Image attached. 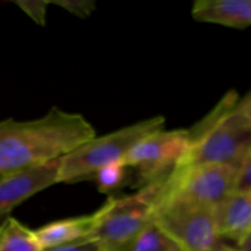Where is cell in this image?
Returning a JSON list of instances; mask_svg holds the SVG:
<instances>
[{
	"label": "cell",
	"instance_id": "6da1fadb",
	"mask_svg": "<svg viewBox=\"0 0 251 251\" xmlns=\"http://www.w3.org/2000/svg\"><path fill=\"white\" fill-rule=\"evenodd\" d=\"M95 136L82 114L56 107L37 119L0 120V179L61 158Z\"/></svg>",
	"mask_w": 251,
	"mask_h": 251
},
{
	"label": "cell",
	"instance_id": "7a4b0ae2",
	"mask_svg": "<svg viewBox=\"0 0 251 251\" xmlns=\"http://www.w3.org/2000/svg\"><path fill=\"white\" fill-rule=\"evenodd\" d=\"M238 100L237 93L230 91L189 129L190 147L176 169L208 164L240 167L251 152V122L238 107Z\"/></svg>",
	"mask_w": 251,
	"mask_h": 251
},
{
	"label": "cell",
	"instance_id": "3957f363",
	"mask_svg": "<svg viewBox=\"0 0 251 251\" xmlns=\"http://www.w3.org/2000/svg\"><path fill=\"white\" fill-rule=\"evenodd\" d=\"M168 180V179H167ZM167 180L140 188L130 195L109 196L98 208V221L90 239L100 251H129L142 230L152 222Z\"/></svg>",
	"mask_w": 251,
	"mask_h": 251
},
{
	"label": "cell",
	"instance_id": "277c9868",
	"mask_svg": "<svg viewBox=\"0 0 251 251\" xmlns=\"http://www.w3.org/2000/svg\"><path fill=\"white\" fill-rule=\"evenodd\" d=\"M164 125L166 118L158 115L85 141L61 157L59 184L92 179L96 172L113 162L122 161L137 142L164 129Z\"/></svg>",
	"mask_w": 251,
	"mask_h": 251
},
{
	"label": "cell",
	"instance_id": "5b68a950",
	"mask_svg": "<svg viewBox=\"0 0 251 251\" xmlns=\"http://www.w3.org/2000/svg\"><path fill=\"white\" fill-rule=\"evenodd\" d=\"M153 222L185 251H208L222 240L218 233L217 208L162 195Z\"/></svg>",
	"mask_w": 251,
	"mask_h": 251
},
{
	"label": "cell",
	"instance_id": "8992f818",
	"mask_svg": "<svg viewBox=\"0 0 251 251\" xmlns=\"http://www.w3.org/2000/svg\"><path fill=\"white\" fill-rule=\"evenodd\" d=\"M189 129H161L137 142L123 162L136 171V185L142 188L164 181L180 166L190 147Z\"/></svg>",
	"mask_w": 251,
	"mask_h": 251
},
{
	"label": "cell",
	"instance_id": "52a82bcc",
	"mask_svg": "<svg viewBox=\"0 0 251 251\" xmlns=\"http://www.w3.org/2000/svg\"><path fill=\"white\" fill-rule=\"evenodd\" d=\"M239 167L208 164L176 169L168 178L163 195L218 208L235 191Z\"/></svg>",
	"mask_w": 251,
	"mask_h": 251
},
{
	"label": "cell",
	"instance_id": "ba28073f",
	"mask_svg": "<svg viewBox=\"0 0 251 251\" xmlns=\"http://www.w3.org/2000/svg\"><path fill=\"white\" fill-rule=\"evenodd\" d=\"M60 161L46 162L0 179V218L36 194L59 184Z\"/></svg>",
	"mask_w": 251,
	"mask_h": 251
},
{
	"label": "cell",
	"instance_id": "9c48e42d",
	"mask_svg": "<svg viewBox=\"0 0 251 251\" xmlns=\"http://www.w3.org/2000/svg\"><path fill=\"white\" fill-rule=\"evenodd\" d=\"M195 21L243 29L251 26V0H198L191 7Z\"/></svg>",
	"mask_w": 251,
	"mask_h": 251
},
{
	"label": "cell",
	"instance_id": "30bf717a",
	"mask_svg": "<svg viewBox=\"0 0 251 251\" xmlns=\"http://www.w3.org/2000/svg\"><path fill=\"white\" fill-rule=\"evenodd\" d=\"M98 221V211L91 215L75 216L53 221L34 230L41 247L44 249L70 244L90 238Z\"/></svg>",
	"mask_w": 251,
	"mask_h": 251
},
{
	"label": "cell",
	"instance_id": "8fae6325",
	"mask_svg": "<svg viewBox=\"0 0 251 251\" xmlns=\"http://www.w3.org/2000/svg\"><path fill=\"white\" fill-rule=\"evenodd\" d=\"M217 223L221 240L237 244L251 229V191L230 195L217 208Z\"/></svg>",
	"mask_w": 251,
	"mask_h": 251
},
{
	"label": "cell",
	"instance_id": "7c38bea8",
	"mask_svg": "<svg viewBox=\"0 0 251 251\" xmlns=\"http://www.w3.org/2000/svg\"><path fill=\"white\" fill-rule=\"evenodd\" d=\"M0 251H43L34 230L7 217L0 226Z\"/></svg>",
	"mask_w": 251,
	"mask_h": 251
},
{
	"label": "cell",
	"instance_id": "4fadbf2b",
	"mask_svg": "<svg viewBox=\"0 0 251 251\" xmlns=\"http://www.w3.org/2000/svg\"><path fill=\"white\" fill-rule=\"evenodd\" d=\"M129 251H185L173 238L152 222L137 237Z\"/></svg>",
	"mask_w": 251,
	"mask_h": 251
},
{
	"label": "cell",
	"instance_id": "5bb4252c",
	"mask_svg": "<svg viewBox=\"0 0 251 251\" xmlns=\"http://www.w3.org/2000/svg\"><path fill=\"white\" fill-rule=\"evenodd\" d=\"M127 169L129 168L125 166L122 159L107 164L96 172L92 179H95L98 191L103 194H110L112 191L122 188L126 180Z\"/></svg>",
	"mask_w": 251,
	"mask_h": 251
},
{
	"label": "cell",
	"instance_id": "9a60e30c",
	"mask_svg": "<svg viewBox=\"0 0 251 251\" xmlns=\"http://www.w3.org/2000/svg\"><path fill=\"white\" fill-rule=\"evenodd\" d=\"M16 6H19L29 19L37 25L44 26L47 22V11L50 1H43V0H37V1H27V0H19L14 1Z\"/></svg>",
	"mask_w": 251,
	"mask_h": 251
},
{
	"label": "cell",
	"instance_id": "2e32d148",
	"mask_svg": "<svg viewBox=\"0 0 251 251\" xmlns=\"http://www.w3.org/2000/svg\"><path fill=\"white\" fill-rule=\"evenodd\" d=\"M58 5L65 11L80 19H87L96 10V2L92 0H61V1H50V5Z\"/></svg>",
	"mask_w": 251,
	"mask_h": 251
},
{
	"label": "cell",
	"instance_id": "e0dca14e",
	"mask_svg": "<svg viewBox=\"0 0 251 251\" xmlns=\"http://www.w3.org/2000/svg\"><path fill=\"white\" fill-rule=\"evenodd\" d=\"M247 191H251V152L240 164L234 193H247Z\"/></svg>",
	"mask_w": 251,
	"mask_h": 251
},
{
	"label": "cell",
	"instance_id": "ac0fdd59",
	"mask_svg": "<svg viewBox=\"0 0 251 251\" xmlns=\"http://www.w3.org/2000/svg\"><path fill=\"white\" fill-rule=\"evenodd\" d=\"M43 251H100L98 245L90 238L77 240V242L70 243V244L60 245V247L49 248Z\"/></svg>",
	"mask_w": 251,
	"mask_h": 251
},
{
	"label": "cell",
	"instance_id": "d6986e66",
	"mask_svg": "<svg viewBox=\"0 0 251 251\" xmlns=\"http://www.w3.org/2000/svg\"><path fill=\"white\" fill-rule=\"evenodd\" d=\"M238 107L240 108V110L247 115L248 119L251 122V91L243 100H238Z\"/></svg>",
	"mask_w": 251,
	"mask_h": 251
},
{
	"label": "cell",
	"instance_id": "ffe728a7",
	"mask_svg": "<svg viewBox=\"0 0 251 251\" xmlns=\"http://www.w3.org/2000/svg\"><path fill=\"white\" fill-rule=\"evenodd\" d=\"M239 251H251V229L235 245Z\"/></svg>",
	"mask_w": 251,
	"mask_h": 251
},
{
	"label": "cell",
	"instance_id": "44dd1931",
	"mask_svg": "<svg viewBox=\"0 0 251 251\" xmlns=\"http://www.w3.org/2000/svg\"><path fill=\"white\" fill-rule=\"evenodd\" d=\"M208 251H239V250H238L235 247H229V245H227V244H225L223 242H221L220 244L216 245L215 248H212V249L208 250Z\"/></svg>",
	"mask_w": 251,
	"mask_h": 251
}]
</instances>
